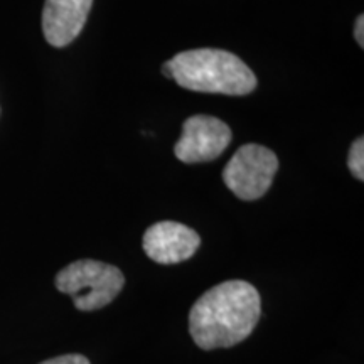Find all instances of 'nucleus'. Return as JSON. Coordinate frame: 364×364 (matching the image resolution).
I'll use <instances>...</instances> for the list:
<instances>
[{"label":"nucleus","mask_w":364,"mask_h":364,"mask_svg":"<svg viewBox=\"0 0 364 364\" xmlns=\"http://www.w3.org/2000/svg\"><path fill=\"white\" fill-rule=\"evenodd\" d=\"M233 139L230 125L211 115H193L182 124L174 154L184 164L216 161Z\"/></svg>","instance_id":"39448f33"},{"label":"nucleus","mask_w":364,"mask_h":364,"mask_svg":"<svg viewBox=\"0 0 364 364\" xmlns=\"http://www.w3.org/2000/svg\"><path fill=\"white\" fill-rule=\"evenodd\" d=\"M354 39L356 43L364 48V17L359 16L356 19V24H354Z\"/></svg>","instance_id":"9d476101"},{"label":"nucleus","mask_w":364,"mask_h":364,"mask_svg":"<svg viewBox=\"0 0 364 364\" xmlns=\"http://www.w3.org/2000/svg\"><path fill=\"white\" fill-rule=\"evenodd\" d=\"M262 316L258 290L245 280L213 287L189 312L191 338L201 349L231 348L252 334Z\"/></svg>","instance_id":"f257e3e1"},{"label":"nucleus","mask_w":364,"mask_h":364,"mask_svg":"<svg viewBox=\"0 0 364 364\" xmlns=\"http://www.w3.org/2000/svg\"><path fill=\"white\" fill-rule=\"evenodd\" d=\"M162 73H164V76H166V78L172 80V71H171L169 63H164V66H162Z\"/></svg>","instance_id":"9b49d317"},{"label":"nucleus","mask_w":364,"mask_h":364,"mask_svg":"<svg viewBox=\"0 0 364 364\" xmlns=\"http://www.w3.org/2000/svg\"><path fill=\"white\" fill-rule=\"evenodd\" d=\"M172 80L184 90L243 97L257 88L255 73L233 53L191 49L169 59Z\"/></svg>","instance_id":"f03ea898"},{"label":"nucleus","mask_w":364,"mask_h":364,"mask_svg":"<svg viewBox=\"0 0 364 364\" xmlns=\"http://www.w3.org/2000/svg\"><path fill=\"white\" fill-rule=\"evenodd\" d=\"M348 166L351 174L359 181H364V139L359 136L349 149V157H348Z\"/></svg>","instance_id":"6e6552de"},{"label":"nucleus","mask_w":364,"mask_h":364,"mask_svg":"<svg viewBox=\"0 0 364 364\" xmlns=\"http://www.w3.org/2000/svg\"><path fill=\"white\" fill-rule=\"evenodd\" d=\"M144 252L161 265H174L189 260L201 245V236L189 226L176 221L156 223L145 231Z\"/></svg>","instance_id":"423d86ee"},{"label":"nucleus","mask_w":364,"mask_h":364,"mask_svg":"<svg viewBox=\"0 0 364 364\" xmlns=\"http://www.w3.org/2000/svg\"><path fill=\"white\" fill-rule=\"evenodd\" d=\"M279 171L275 152L258 144H245L223 171L226 188L243 201H257L270 189L273 177Z\"/></svg>","instance_id":"20e7f679"},{"label":"nucleus","mask_w":364,"mask_h":364,"mask_svg":"<svg viewBox=\"0 0 364 364\" xmlns=\"http://www.w3.org/2000/svg\"><path fill=\"white\" fill-rule=\"evenodd\" d=\"M125 285L120 268L97 260H78L56 275V289L70 295L78 311L103 309L117 299Z\"/></svg>","instance_id":"7ed1b4c3"},{"label":"nucleus","mask_w":364,"mask_h":364,"mask_svg":"<svg viewBox=\"0 0 364 364\" xmlns=\"http://www.w3.org/2000/svg\"><path fill=\"white\" fill-rule=\"evenodd\" d=\"M39 364H91L88 358L81 356V354H65V356H58Z\"/></svg>","instance_id":"1a4fd4ad"},{"label":"nucleus","mask_w":364,"mask_h":364,"mask_svg":"<svg viewBox=\"0 0 364 364\" xmlns=\"http://www.w3.org/2000/svg\"><path fill=\"white\" fill-rule=\"evenodd\" d=\"M93 0H46L43 9L44 38L54 48H65L78 38Z\"/></svg>","instance_id":"0eeeda50"}]
</instances>
